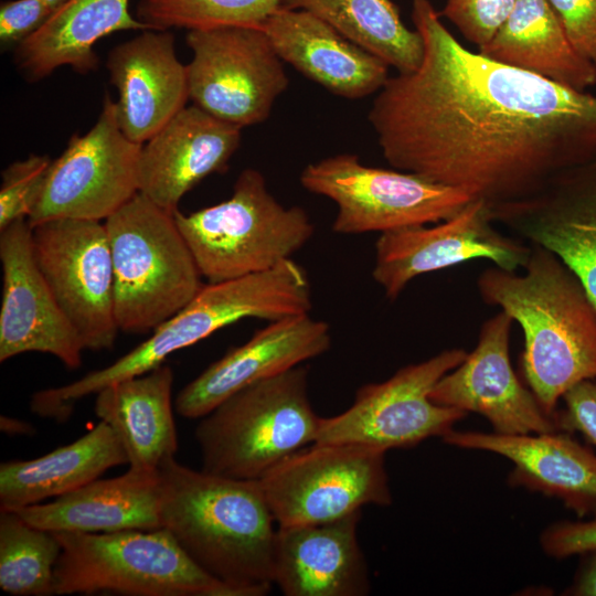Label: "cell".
I'll return each instance as SVG.
<instances>
[{"label":"cell","mask_w":596,"mask_h":596,"mask_svg":"<svg viewBox=\"0 0 596 596\" xmlns=\"http://www.w3.org/2000/svg\"><path fill=\"white\" fill-rule=\"evenodd\" d=\"M411 15L422 62L390 76L368 115L394 169L494 206L596 158V95L468 50L429 0Z\"/></svg>","instance_id":"6da1fadb"},{"label":"cell","mask_w":596,"mask_h":596,"mask_svg":"<svg viewBox=\"0 0 596 596\" xmlns=\"http://www.w3.org/2000/svg\"><path fill=\"white\" fill-rule=\"evenodd\" d=\"M158 473L161 525L187 555L234 596L268 594L278 526L259 481L198 471L174 457Z\"/></svg>","instance_id":"7a4b0ae2"},{"label":"cell","mask_w":596,"mask_h":596,"mask_svg":"<svg viewBox=\"0 0 596 596\" xmlns=\"http://www.w3.org/2000/svg\"><path fill=\"white\" fill-rule=\"evenodd\" d=\"M482 270L477 288L522 328V370L542 409L555 418L573 386L596 380V308L576 275L551 251L531 245L522 268Z\"/></svg>","instance_id":"3957f363"},{"label":"cell","mask_w":596,"mask_h":596,"mask_svg":"<svg viewBox=\"0 0 596 596\" xmlns=\"http://www.w3.org/2000/svg\"><path fill=\"white\" fill-rule=\"evenodd\" d=\"M311 307L307 272L292 258L264 272L204 284L183 309L110 365L72 383L40 391V405L47 415L65 419L77 401L162 365L172 353L241 319L258 318L270 322L309 313Z\"/></svg>","instance_id":"277c9868"},{"label":"cell","mask_w":596,"mask_h":596,"mask_svg":"<svg viewBox=\"0 0 596 596\" xmlns=\"http://www.w3.org/2000/svg\"><path fill=\"white\" fill-rule=\"evenodd\" d=\"M320 421L309 400L304 365L251 384L201 417L195 438L202 470L258 480L315 443Z\"/></svg>","instance_id":"5b68a950"},{"label":"cell","mask_w":596,"mask_h":596,"mask_svg":"<svg viewBox=\"0 0 596 596\" xmlns=\"http://www.w3.org/2000/svg\"><path fill=\"white\" fill-rule=\"evenodd\" d=\"M119 331L152 332L183 309L204 283L174 214L141 193L105 222Z\"/></svg>","instance_id":"8992f818"},{"label":"cell","mask_w":596,"mask_h":596,"mask_svg":"<svg viewBox=\"0 0 596 596\" xmlns=\"http://www.w3.org/2000/svg\"><path fill=\"white\" fill-rule=\"evenodd\" d=\"M174 219L203 278L220 283L270 269L290 259L312 237L301 206H285L253 168L237 177L232 195Z\"/></svg>","instance_id":"52a82bcc"},{"label":"cell","mask_w":596,"mask_h":596,"mask_svg":"<svg viewBox=\"0 0 596 596\" xmlns=\"http://www.w3.org/2000/svg\"><path fill=\"white\" fill-rule=\"evenodd\" d=\"M54 533L62 546L54 570L56 595L234 596L196 565L164 528Z\"/></svg>","instance_id":"ba28073f"},{"label":"cell","mask_w":596,"mask_h":596,"mask_svg":"<svg viewBox=\"0 0 596 596\" xmlns=\"http://www.w3.org/2000/svg\"><path fill=\"white\" fill-rule=\"evenodd\" d=\"M300 183L337 205L338 234L391 232L444 221L472 199L467 192L415 173L374 168L354 153H339L307 164Z\"/></svg>","instance_id":"9c48e42d"},{"label":"cell","mask_w":596,"mask_h":596,"mask_svg":"<svg viewBox=\"0 0 596 596\" xmlns=\"http://www.w3.org/2000/svg\"><path fill=\"white\" fill-rule=\"evenodd\" d=\"M258 481L277 526L332 522L392 503L385 453L356 444L312 443Z\"/></svg>","instance_id":"30bf717a"},{"label":"cell","mask_w":596,"mask_h":596,"mask_svg":"<svg viewBox=\"0 0 596 596\" xmlns=\"http://www.w3.org/2000/svg\"><path fill=\"white\" fill-rule=\"evenodd\" d=\"M466 355L464 349H447L400 369L383 382L361 386L348 409L321 417L315 443L356 444L386 453L441 438L467 413L438 405L429 395Z\"/></svg>","instance_id":"8fae6325"},{"label":"cell","mask_w":596,"mask_h":596,"mask_svg":"<svg viewBox=\"0 0 596 596\" xmlns=\"http://www.w3.org/2000/svg\"><path fill=\"white\" fill-rule=\"evenodd\" d=\"M192 104L240 128L265 121L289 79L267 33L256 26L190 30Z\"/></svg>","instance_id":"7c38bea8"},{"label":"cell","mask_w":596,"mask_h":596,"mask_svg":"<svg viewBox=\"0 0 596 596\" xmlns=\"http://www.w3.org/2000/svg\"><path fill=\"white\" fill-rule=\"evenodd\" d=\"M141 147L121 131L106 94L93 127L72 136L53 160L30 226L58 219L105 222L139 193Z\"/></svg>","instance_id":"4fadbf2b"},{"label":"cell","mask_w":596,"mask_h":596,"mask_svg":"<svg viewBox=\"0 0 596 596\" xmlns=\"http://www.w3.org/2000/svg\"><path fill=\"white\" fill-rule=\"evenodd\" d=\"M35 263L85 350L113 348L119 332L104 222L58 219L31 226Z\"/></svg>","instance_id":"5bb4252c"},{"label":"cell","mask_w":596,"mask_h":596,"mask_svg":"<svg viewBox=\"0 0 596 596\" xmlns=\"http://www.w3.org/2000/svg\"><path fill=\"white\" fill-rule=\"evenodd\" d=\"M489 205L475 199L455 215L435 223L380 234L372 276L389 299L416 277L482 258L518 272L531 245L494 227Z\"/></svg>","instance_id":"9a60e30c"},{"label":"cell","mask_w":596,"mask_h":596,"mask_svg":"<svg viewBox=\"0 0 596 596\" xmlns=\"http://www.w3.org/2000/svg\"><path fill=\"white\" fill-rule=\"evenodd\" d=\"M513 319L500 310L481 326L476 347L433 387L430 400L443 406L477 413L499 434L560 430L556 419L522 385L509 355Z\"/></svg>","instance_id":"2e32d148"},{"label":"cell","mask_w":596,"mask_h":596,"mask_svg":"<svg viewBox=\"0 0 596 596\" xmlns=\"http://www.w3.org/2000/svg\"><path fill=\"white\" fill-rule=\"evenodd\" d=\"M489 207L496 224L557 255L596 308V158L561 172L531 196Z\"/></svg>","instance_id":"e0dca14e"},{"label":"cell","mask_w":596,"mask_h":596,"mask_svg":"<svg viewBox=\"0 0 596 596\" xmlns=\"http://www.w3.org/2000/svg\"><path fill=\"white\" fill-rule=\"evenodd\" d=\"M0 362L41 352L77 369L85 349L35 263L28 220L0 231Z\"/></svg>","instance_id":"ac0fdd59"},{"label":"cell","mask_w":596,"mask_h":596,"mask_svg":"<svg viewBox=\"0 0 596 596\" xmlns=\"http://www.w3.org/2000/svg\"><path fill=\"white\" fill-rule=\"evenodd\" d=\"M330 347L329 324L309 313L270 321L189 382L175 397V411L184 418H201L240 390L301 365Z\"/></svg>","instance_id":"d6986e66"},{"label":"cell","mask_w":596,"mask_h":596,"mask_svg":"<svg viewBox=\"0 0 596 596\" xmlns=\"http://www.w3.org/2000/svg\"><path fill=\"white\" fill-rule=\"evenodd\" d=\"M441 440L457 448L497 454L512 464L508 475L511 487L555 498L579 519L596 515V454L571 433L507 435L453 428Z\"/></svg>","instance_id":"ffe728a7"},{"label":"cell","mask_w":596,"mask_h":596,"mask_svg":"<svg viewBox=\"0 0 596 596\" xmlns=\"http://www.w3.org/2000/svg\"><path fill=\"white\" fill-rule=\"evenodd\" d=\"M242 128L185 106L142 143L139 193L174 213L182 198L203 179L227 170Z\"/></svg>","instance_id":"44dd1931"},{"label":"cell","mask_w":596,"mask_h":596,"mask_svg":"<svg viewBox=\"0 0 596 596\" xmlns=\"http://www.w3.org/2000/svg\"><path fill=\"white\" fill-rule=\"evenodd\" d=\"M106 68L116 88L117 120L131 141L145 143L189 99L187 65L170 30H145L114 46Z\"/></svg>","instance_id":"7402d4cb"},{"label":"cell","mask_w":596,"mask_h":596,"mask_svg":"<svg viewBox=\"0 0 596 596\" xmlns=\"http://www.w3.org/2000/svg\"><path fill=\"white\" fill-rule=\"evenodd\" d=\"M361 511L320 524L278 526L274 584L286 596H363L369 570L358 540Z\"/></svg>","instance_id":"603a6c76"},{"label":"cell","mask_w":596,"mask_h":596,"mask_svg":"<svg viewBox=\"0 0 596 596\" xmlns=\"http://www.w3.org/2000/svg\"><path fill=\"white\" fill-rule=\"evenodd\" d=\"M263 29L283 62L337 96L366 97L390 77L386 63L308 11L283 6Z\"/></svg>","instance_id":"cb8c5ba5"},{"label":"cell","mask_w":596,"mask_h":596,"mask_svg":"<svg viewBox=\"0 0 596 596\" xmlns=\"http://www.w3.org/2000/svg\"><path fill=\"white\" fill-rule=\"evenodd\" d=\"M158 471L129 468L125 473L95 479L55 498L15 510L28 523L51 532L107 533L162 528Z\"/></svg>","instance_id":"d4e9b609"},{"label":"cell","mask_w":596,"mask_h":596,"mask_svg":"<svg viewBox=\"0 0 596 596\" xmlns=\"http://www.w3.org/2000/svg\"><path fill=\"white\" fill-rule=\"evenodd\" d=\"M130 0H67L31 36L14 47V62L29 82L62 66L87 74L98 66L96 43L120 31L150 28L129 11Z\"/></svg>","instance_id":"484cf974"},{"label":"cell","mask_w":596,"mask_h":596,"mask_svg":"<svg viewBox=\"0 0 596 596\" xmlns=\"http://www.w3.org/2000/svg\"><path fill=\"white\" fill-rule=\"evenodd\" d=\"M172 386L173 371L162 364L95 394V414L119 437L129 468L155 472L174 457L178 440Z\"/></svg>","instance_id":"4316f807"},{"label":"cell","mask_w":596,"mask_h":596,"mask_svg":"<svg viewBox=\"0 0 596 596\" xmlns=\"http://www.w3.org/2000/svg\"><path fill=\"white\" fill-rule=\"evenodd\" d=\"M128 464L115 430L100 421L73 443L30 460L0 465V510L15 511L57 498Z\"/></svg>","instance_id":"83f0119b"},{"label":"cell","mask_w":596,"mask_h":596,"mask_svg":"<svg viewBox=\"0 0 596 596\" xmlns=\"http://www.w3.org/2000/svg\"><path fill=\"white\" fill-rule=\"evenodd\" d=\"M478 52L577 91L596 84V67L573 47L549 0H515Z\"/></svg>","instance_id":"f1b7e54d"},{"label":"cell","mask_w":596,"mask_h":596,"mask_svg":"<svg viewBox=\"0 0 596 596\" xmlns=\"http://www.w3.org/2000/svg\"><path fill=\"white\" fill-rule=\"evenodd\" d=\"M283 6L312 13L400 74L422 62V36L403 23L391 0H285Z\"/></svg>","instance_id":"f546056e"},{"label":"cell","mask_w":596,"mask_h":596,"mask_svg":"<svg viewBox=\"0 0 596 596\" xmlns=\"http://www.w3.org/2000/svg\"><path fill=\"white\" fill-rule=\"evenodd\" d=\"M62 551L54 532L34 526L15 511L0 510V588L13 596L53 593Z\"/></svg>","instance_id":"4dcf8cb0"},{"label":"cell","mask_w":596,"mask_h":596,"mask_svg":"<svg viewBox=\"0 0 596 596\" xmlns=\"http://www.w3.org/2000/svg\"><path fill=\"white\" fill-rule=\"evenodd\" d=\"M285 0H139L137 18L150 29L188 31L217 26H256Z\"/></svg>","instance_id":"1f68e13d"},{"label":"cell","mask_w":596,"mask_h":596,"mask_svg":"<svg viewBox=\"0 0 596 596\" xmlns=\"http://www.w3.org/2000/svg\"><path fill=\"white\" fill-rule=\"evenodd\" d=\"M52 162L46 155L32 153L1 172L0 231L28 220L44 190Z\"/></svg>","instance_id":"d6a6232c"},{"label":"cell","mask_w":596,"mask_h":596,"mask_svg":"<svg viewBox=\"0 0 596 596\" xmlns=\"http://www.w3.org/2000/svg\"><path fill=\"white\" fill-rule=\"evenodd\" d=\"M515 0H447L440 17L470 43L485 45L509 15Z\"/></svg>","instance_id":"836d02e7"},{"label":"cell","mask_w":596,"mask_h":596,"mask_svg":"<svg viewBox=\"0 0 596 596\" xmlns=\"http://www.w3.org/2000/svg\"><path fill=\"white\" fill-rule=\"evenodd\" d=\"M539 542L544 554L555 560L596 551V515L553 522L542 531Z\"/></svg>","instance_id":"e575fe53"},{"label":"cell","mask_w":596,"mask_h":596,"mask_svg":"<svg viewBox=\"0 0 596 596\" xmlns=\"http://www.w3.org/2000/svg\"><path fill=\"white\" fill-rule=\"evenodd\" d=\"M576 52L596 67V0H549Z\"/></svg>","instance_id":"d590c367"},{"label":"cell","mask_w":596,"mask_h":596,"mask_svg":"<svg viewBox=\"0 0 596 596\" xmlns=\"http://www.w3.org/2000/svg\"><path fill=\"white\" fill-rule=\"evenodd\" d=\"M54 11L44 0H10L0 6V43L14 45L36 32Z\"/></svg>","instance_id":"8d00e7d4"},{"label":"cell","mask_w":596,"mask_h":596,"mask_svg":"<svg viewBox=\"0 0 596 596\" xmlns=\"http://www.w3.org/2000/svg\"><path fill=\"white\" fill-rule=\"evenodd\" d=\"M563 408L555 419L560 430L581 433L596 446V380H585L568 390L562 397Z\"/></svg>","instance_id":"74e56055"},{"label":"cell","mask_w":596,"mask_h":596,"mask_svg":"<svg viewBox=\"0 0 596 596\" xmlns=\"http://www.w3.org/2000/svg\"><path fill=\"white\" fill-rule=\"evenodd\" d=\"M579 556L581 562L573 581L562 594L566 596H596V551Z\"/></svg>","instance_id":"f35d334b"},{"label":"cell","mask_w":596,"mask_h":596,"mask_svg":"<svg viewBox=\"0 0 596 596\" xmlns=\"http://www.w3.org/2000/svg\"><path fill=\"white\" fill-rule=\"evenodd\" d=\"M0 426L2 432L11 435H30L34 432L30 423L3 415L0 418Z\"/></svg>","instance_id":"ab89813d"},{"label":"cell","mask_w":596,"mask_h":596,"mask_svg":"<svg viewBox=\"0 0 596 596\" xmlns=\"http://www.w3.org/2000/svg\"><path fill=\"white\" fill-rule=\"evenodd\" d=\"M47 6L53 10H57L61 6H63L67 0H44Z\"/></svg>","instance_id":"60d3db41"}]
</instances>
